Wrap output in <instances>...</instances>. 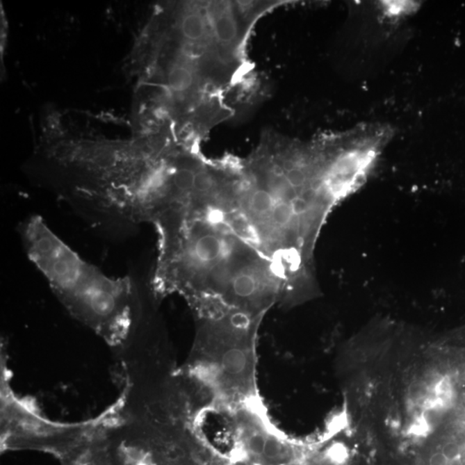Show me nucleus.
<instances>
[{
    "label": "nucleus",
    "mask_w": 465,
    "mask_h": 465,
    "mask_svg": "<svg viewBox=\"0 0 465 465\" xmlns=\"http://www.w3.org/2000/svg\"><path fill=\"white\" fill-rule=\"evenodd\" d=\"M262 317L232 312L196 318L197 332L188 362L180 373L201 385H216L240 398L255 392V343Z\"/></svg>",
    "instance_id": "2"
},
{
    "label": "nucleus",
    "mask_w": 465,
    "mask_h": 465,
    "mask_svg": "<svg viewBox=\"0 0 465 465\" xmlns=\"http://www.w3.org/2000/svg\"><path fill=\"white\" fill-rule=\"evenodd\" d=\"M416 6L413 3L409 2H384V10H386V13L389 16H398L402 13H407L413 10L414 6Z\"/></svg>",
    "instance_id": "9"
},
{
    "label": "nucleus",
    "mask_w": 465,
    "mask_h": 465,
    "mask_svg": "<svg viewBox=\"0 0 465 465\" xmlns=\"http://www.w3.org/2000/svg\"><path fill=\"white\" fill-rule=\"evenodd\" d=\"M5 365V364H3ZM1 369V439L5 450L34 449L60 460L96 434L99 416L79 423L48 419L13 391L6 366Z\"/></svg>",
    "instance_id": "3"
},
{
    "label": "nucleus",
    "mask_w": 465,
    "mask_h": 465,
    "mask_svg": "<svg viewBox=\"0 0 465 465\" xmlns=\"http://www.w3.org/2000/svg\"><path fill=\"white\" fill-rule=\"evenodd\" d=\"M441 452L449 462H452L459 459L461 454V447L457 442L449 441L443 446Z\"/></svg>",
    "instance_id": "10"
},
{
    "label": "nucleus",
    "mask_w": 465,
    "mask_h": 465,
    "mask_svg": "<svg viewBox=\"0 0 465 465\" xmlns=\"http://www.w3.org/2000/svg\"><path fill=\"white\" fill-rule=\"evenodd\" d=\"M268 436L263 434L261 432H254L247 438V448L252 455L263 456L265 450L266 439Z\"/></svg>",
    "instance_id": "7"
},
{
    "label": "nucleus",
    "mask_w": 465,
    "mask_h": 465,
    "mask_svg": "<svg viewBox=\"0 0 465 465\" xmlns=\"http://www.w3.org/2000/svg\"><path fill=\"white\" fill-rule=\"evenodd\" d=\"M212 12V31L216 39L223 44H231L237 39L239 32L237 21L226 10H213Z\"/></svg>",
    "instance_id": "4"
},
{
    "label": "nucleus",
    "mask_w": 465,
    "mask_h": 465,
    "mask_svg": "<svg viewBox=\"0 0 465 465\" xmlns=\"http://www.w3.org/2000/svg\"><path fill=\"white\" fill-rule=\"evenodd\" d=\"M282 452L283 446L279 439L273 437V436H268L263 456L266 459L273 460L282 455Z\"/></svg>",
    "instance_id": "8"
},
{
    "label": "nucleus",
    "mask_w": 465,
    "mask_h": 465,
    "mask_svg": "<svg viewBox=\"0 0 465 465\" xmlns=\"http://www.w3.org/2000/svg\"><path fill=\"white\" fill-rule=\"evenodd\" d=\"M449 461L443 455L441 452H437L430 457L429 465H448Z\"/></svg>",
    "instance_id": "11"
},
{
    "label": "nucleus",
    "mask_w": 465,
    "mask_h": 465,
    "mask_svg": "<svg viewBox=\"0 0 465 465\" xmlns=\"http://www.w3.org/2000/svg\"><path fill=\"white\" fill-rule=\"evenodd\" d=\"M25 252L67 311L113 348L128 344L142 307L131 277L106 275L83 259L39 215L20 223Z\"/></svg>",
    "instance_id": "1"
},
{
    "label": "nucleus",
    "mask_w": 465,
    "mask_h": 465,
    "mask_svg": "<svg viewBox=\"0 0 465 465\" xmlns=\"http://www.w3.org/2000/svg\"><path fill=\"white\" fill-rule=\"evenodd\" d=\"M193 74L188 68L183 66H177L168 74V84L175 92H182L187 91L193 85Z\"/></svg>",
    "instance_id": "6"
},
{
    "label": "nucleus",
    "mask_w": 465,
    "mask_h": 465,
    "mask_svg": "<svg viewBox=\"0 0 465 465\" xmlns=\"http://www.w3.org/2000/svg\"><path fill=\"white\" fill-rule=\"evenodd\" d=\"M206 31V24L201 14L193 13L183 17L181 31L183 37L190 41L197 42L204 39Z\"/></svg>",
    "instance_id": "5"
}]
</instances>
